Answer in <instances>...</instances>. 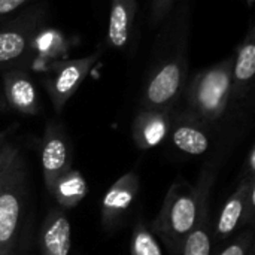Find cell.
I'll return each instance as SVG.
<instances>
[{
    "label": "cell",
    "instance_id": "6",
    "mask_svg": "<svg viewBox=\"0 0 255 255\" xmlns=\"http://www.w3.org/2000/svg\"><path fill=\"white\" fill-rule=\"evenodd\" d=\"M96 61L97 54H91L87 57L64 61L57 69L55 75L46 84L51 102L57 112H61L67 100L78 91Z\"/></svg>",
    "mask_w": 255,
    "mask_h": 255
},
{
    "label": "cell",
    "instance_id": "1",
    "mask_svg": "<svg viewBox=\"0 0 255 255\" xmlns=\"http://www.w3.org/2000/svg\"><path fill=\"white\" fill-rule=\"evenodd\" d=\"M214 179V170L205 169L196 185L185 179H178L170 185L161 211L152 223V230L173 255L181 254L184 242L197 221L203 200L211 196Z\"/></svg>",
    "mask_w": 255,
    "mask_h": 255
},
{
    "label": "cell",
    "instance_id": "15",
    "mask_svg": "<svg viewBox=\"0 0 255 255\" xmlns=\"http://www.w3.org/2000/svg\"><path fill=\"white\" fill-rule=\"evenodd\" d=\"M33 30L25 24H12L0 30V66L18 61L30 48Z\"/></svg>",
    "mask_w": 255,
    "mask_h": 255
},
{
    "label": "cell",
    "instance_id": "17",
    "mask_svg": "<svg viewBox=\"0 0 255 255\" xmlns=\"http://www.w3.org/2000/svg\"><path fill=\"white\" fill-rule=\"evenodd\" d=\"M211 215H209V197H206L200 206L197 221L184 242L179 255H211Z\"/></svg>",
    "mask_w": 255,
    "mask_h": 255
},
{
    "label": "cell",
    "instance_id": "11",
    "mask_svg": "<svg viewBox=\"0 0 255 255\" xmlns=\"http://www.w3.org/2000/svg\"><path fill=\"white\" fill-rule=\"evenodd\" d=\"M6 102L12 109L25 115L39 112V97L30 76L21 70H10L3 78Z\"/></svg>",
    "mask_w": 255,
    "mask_h": 255
},
{
    "label": "cell",
    "instance_id": "20",
    "mask_svg": "<svg viewBox=\"0 0 255 255\" xmlns=\"http://www.w3.org/2000/svg\"><path fill=\"white\" fill-rule=\"evenodd\" d=\"M175 0H152V7H151V21L152 24H158L164 19V16L169 13L172 3Z\"/></svg>",
    "mask_w": 255,
    "mask_h": 255
},
{
    "label": "cell",
    "instance_id": "21",
    "mask_svg": "<svg viewBox=\"0 0 255 255\" xmlns=\"http://www.w3.org/2000/svg\"><path fill=\"white\" fill-rule=\"evenodd\" d=\"M27 1L28 0H0V18L16 10Z\"/></svg>",
    "mask_w": 255,
    "mask_h": 255
},
{
    "label": "cell",
    "instance_id": "19",
    "mask_svg": "<svg viewBox=\"0 0 255 255\" xmlns=\"http://www.w3.org/2000/svg\"><path fill=\"white\" fill-rule=\"evenodd\" d=\"M253 250H254L253 230H245L218 255H253Z\"/></svg>",
    "mask_w": 255,
    "mask_h": 255
},
{
    "label": "cell",
    "instance_id": "5",
    "mask_svg": "<svg viewBox=\"0 0 255 255\" xmlns=\"http://www.w3.org/2000/svg\"><path fill=\"white\" fill-rule=\"evenodd\" d=\"M254 215L255 176L245 175L221 211L215 227V238L218 241L230 238L235 232L250 224L254 220Z\"/></svg>",
    "mask_w": 255,
    "mask_h": 255
},
{
    "label": "cell",
    "instance_id": "16",
    "mask_svg": "<svg viewBox=\"0 0 255 255\" xmlns=\"http://www.w3.org/2000/svg\"><path fill=\"white\" fill-rule=\"evenodd\" d=\"M88 187L79 170L69 169L63 175H60L52 184L49 193L57 200L61 209H72L81 203V200L87 196Z\"/></svg>",
    "mask_w": 255,
    "mask_h": 255
},
{
    "label": "cell",
    "instance_id": "9",
    "mask_svg": "<svg viewBox=\"0 0 255 255\" xmlns=\"http://www.w3.org/2000/svg\"><path fill=\"white\" fill-rule=\"evenodd\" d=\"M70 245L72 232L64 211L49 209L39 233L40 255H69Z\"/></svg>",
    "mask_w": 255,
    "mask_h": 255
},
{
    "label": "cell",
    "instance_id": "22",
    "mask_svg": "<svg viewBox=\"0 0 255 255\" xmlns=\"http://www.w3.org/2000/svg\"><path fill=\"white\" fill-rule=\"evenodd\" d=\"M255 149L253 148L251 151H250V157H248V173L247 175H251V176H254L255 175Z\"/></svg>",
    "mask_w": 255,
    "mask_h": 255
},
{
    "label": "cell",
    "instance_id": "7",
    "mask_svg": "<svg viewBox=\"0 0 255 255\" xmlns=\"http://www.w3.org/2000/svg\"><path fill=\"white\" fill-rule=\"evenodd\" d=\"M40 163L48 191L60 175L72 169L69 140L58 123H48L45 128L40 146Z\"/></svg>",
    "mask_w": 255,
    "mask_h": 255
},
{
    "label": "cell",
    "instance_id": "4",
    "mask_svg": "<svg viewBox=\"0 0 255 255\" xmlns=\"http://www.w3.org/2000/svg\"><path fill=\"white\" fill-rule=\"evenodd\" d=\"M187 75V58L184 52L173 54L158 64L149 75L142 105L143 109L169 112L179 99Z\"/></svg>",
    "mask_w": 255,
    "mask_h": 255
},
{
    "label": "cell",
    "instance_id": "14",
    "mask_svg": "<svg viewBox=\"0 0 255 255\" xmlns=\"http://www.w3.org/2000/svg\"><path fill=\"white\" fill-rule=\"evenodd\" d=\"M255 75V42L253 31L247 40L239 46L232 69V96L244 97L254 79Z\"/></svg>",
    "mask_w": 255,
    "mask_h": 255
},
{
    "label": "cell",
    "instance_id": "13",
    "mask_svg": "<svg viewBox=\"0 0 255 255\" xmlns=\"http://www.w3.org/2000/svg\"><path fill=\"white\" fill-rule=\"evenodd\" d=\"M137 13L136 0H111L108 40L109 45L117 49H124L134 30V21Z\"/></svg>",
    "mask_w": 255,
    "mask_h": 255
},
{
    "label": "cell",
    "instance_id": "8",
    "mask_svg": "<svg viewBox=\"0 0 255 255\" xmlns=\"http://www.w3.org/2000/svg\"><path fill=\"white\" fill-rule=\"evenodd\" d=\"M139 193V176L136 172L123 175L112 184L102 202V221L106 227H112L133 205Z\"/></svg>",
    "mask_w": 255,
    "mask_h": 255
},
{
    "label": "cell",
    "instance_id": "12",
    "mask_svg": "<svg viewBox=\"0 0 255 255\" xmlns=\"http://www.w3.org/2000/svg\"><path fill=\"white\" fill-rule=\"evenodd\" d=\"M172 140L175 146L190 155H202L209 148V137L205 131V124L190 114L179 115L170 124Z\"/></svg>",
    "mask_w": 255,
    "mask_h": 255
},
{
    "label": "cell",
    "instance_id": "18",
    "mask_svg": "<svg viewBox=\"0 0 255 255\" xmlns=\"http://www.w3.org/2000/svg\"><path fill=\"white\" fill-rule=\"evenodd\" d=\"M130 253L131 255H161V250L157 241L142 223H139L134 227V232L131 236Z\"/></svg>",
    "mask_w": 255,
    "mask_h": 255
},
{
    "label": "cell",
    "instance_id": "3",
    "mask_svg": "<svg viewBox=\"0 0 255 255\" xmlns=\"http://www.w3.org/2000/svg\"><path fill=\"white\" fill-rule=\"evenodd\" d=\"M232 69L233 60L226 58L194 76L187 91L191 117L206 124L224 115L232 99Z\"/></svg>",
    "mask_w": 255,
    "mask_h": 255
},
{
    "label": "cell",
    "instance_id": "10",
    "mask_svg": "<svg viewBox=\"0 0 255 255\" xmlns=\"http://www.w3.org/2000/svg\"><path fill=\"white\" fill-rule=\"evenodd\" d=\"M170 118L169 112L142 109L131 127L133 140L140 149H151L160 145L170 131Z\"/></svg>",
    "mask_w": 255,
    "mask_h": 255
},
{
    "label": "cell",
    "instance_id": "2",
    "mask_svg": "<svg viewBox=\"0 0 255 255\" xmlns=\"http://www.w3.org/2000/svg\"><path fill=\"white\" fill-rule=\"evenodd\" d=\"M24 194V158L15 145L0 139V255H13Z\"/></svg>",
    "mask_w": 255,
    "mask_h": 255
}]
</instances>
